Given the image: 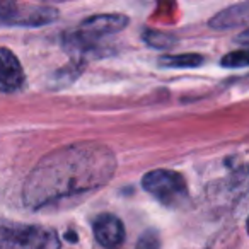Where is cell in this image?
<instances>
[{"instance_id":"1","label":"cell","mask_w":249,"mask_h":249,"mask_svg":"<svg viewBox=\"0 0 249 249\" xmlns=\"http://www.w3.org/2000/svg\"><path fill=\"white\" fill-rule=\"evenodd\" d=\"M0 249H60V241L52 229L0 220Z\"/></svg>"},{"instance_id":"2","label":"cell","mask_w":249,"mask_h":249,"mask_svg":"<svg viewBox=\"0 0 249 249\" xmlns=\"http://www.w3.org/2000/svg\"><path fill=\"white\" fill-rule=\"evenodd\" d=\"M142 186L147 193L157 198L166 207H179L188 200L186 181L179 173H174V171H150L143 176Z\"/></svg>"},{"instance_id":"3","label":"cell","mask_w":249,"mask_h":249,"mask_svg":"<svg viewBox=\"0 0 249 249\" xmlns=\"http://www.w3.org/2000/svg\"><path fill=\"white\" fill-rule=\"evenodd\" d=\"M128 24V18L121 14H101L92 16L86 19L80 24L79 31L67 36V45L72 46L73 50H86L89 45H92L97 38L109 36L114 33L121 31L124 26Z\"/></svg>"},{"instance_id":"4","label":"cell","mask_w":249,"mask_h":249,"mask_svg":"<svg viewBox=\"0 0 249 249\" xmlns=\"http://www.w3.org/2000/svg\"><path fill=\"white\" fill-rule=\"evenodd\" d=\"M0 16L9 22L14 24H24V26H41L55 21L58 18V12L52 7H19L14 4H4L0 5Z\"/></svg>"},{"instance_id":"5","label":"cell","mask_w":249,"mask_h":249,"mask_svg":"<svg viewBox=\"0 0 249 249\" xmlns=\"http://www.w3.org/2000/svg\"><path fill=\"white\" fill-rule=\"evenodd\" d=\"M94 235L97 242L106 249H116L124 241V227L118 217L111 213H103L92 224Z\"/></svg>"},{"instance_id":"6","label":"cell","mask_w":249,"mask_h":249,"mask_svg":"<svg viewBox=\"0 0 249 249\" xmlns=\"http://www.w3.org/2000/svg\"><path fill=\"white\" fill-rule=\"evenodd\" d=\"M24 84V72L16 58V55L7 48H0V90L14 92Z\"/></svg>"},{"instance_id":"7","label":"cell","mask_w":249,"mask_h":249,"mask_svg":"<svg viewBox=\"0 0 249 249\" xmlns=\"http://www.w3.org/2000/svg\"><path fill=\"white\" fill-rule=\"evenodd\" d=\"M249 21V2L248 4L232 5L222 11L210 21V28L213 29H232L235 26L246 24Z\"/></svg>"},{"instance_id":"8","label":"cell","mask_w":249,"mask_h":249,"mask_svg":"<svg viewBox=\"0 0 249 249\" xmlns=\"http://www.w3.org/2000/svg\"><path fill=\"white\" fill-rule=\"evenodd\" d=\"M160 65L167 69H191L203 63V58L195 53H184V55H167L160 58Z\"/></svg>"},{"instance_id":"9","label":"cell","mask_w":249,"mask_h":249,"mask_svg":"<svg viewBox=\"0 0 249 249\" xmlns=\"http://www.w3.org/2000/svg\"><path fill=\"white\" fill-rule=\"evenodd\" d=\"M222 67L227 69H242V67H249V48L241 50V52H231L222 58Z\"/></svg>"},{"instance_id":"10","label":"cell","mask_w":249,"mask_h":249,"mask_svg":"<svg viewBox=\"0 0 249 249\" xmlns=\"http://www.w3.org/2000/svg\"><path fill=\"white\" fill-rule=\"evenodd\" d=\"M135 249H160V239H159V234L152 229L145 231L142 235L139 237L137 241V246Z\"/></svg>"},{"instance_id":"11","label":"cell","mask_w":249,"mask_h":249,"mask_svg":"<svg viewBox=\"0 0 249 249\" xmlns=\"http://www.w3.org/2000/svg\"><path fill=\"white\" fill-rule=\"evenodd\" d=\"M171 36L167 35H160V33H145V41L149 43L150 46H156V48H166V46L173 45L171 41Z\"/></svg>"},{"instance_id":"12","label":"cell","mask_w":249,"mask_h":249,"mask_svg":"<svg viewBox=\"0 0 249 249\" xmlns=\"http://www.w3.org/2000/svg\"><path fill=\"white\" fill-rule=\"evenodd\" d=\"M237 43H239V45L248 46V48H249V28L246 29L244 33H241V35L237 36Z\"/></svg>"},{"instance_id":"13","label":"cell","mask_w":249,"mask_h":249,"mask_svg":"<svg viewBox=\"0 0 249 249\" xmlns=\"http://www.w3.org/2000/svg\"><path fill=\"white\" fill-rule=\"evenodd\" d=\"M248 232H249V218H248Z\"/></svg>"}]
</instances>
